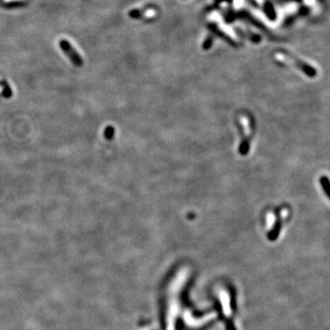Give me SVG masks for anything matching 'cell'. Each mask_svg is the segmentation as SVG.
<instances>
[{
    "mask_svg": "<svg viewBox=\"0 0 330 330\" xmlns=\"http://www.w3.org/2000/svg\"><path fill=\"white\" fill-rule=\"evenodd\" d=\"M281 228H282V219H281L280 214H277L275 223L273 225V229L270 231V233L268 235V238H269L270 241H275L278 238L280 231H281Z\"/></svg>",
    "mask_w": 330,
    "mask_h": 330,
    "instance_id": "cell-3",
    "label": "cell"
},
{
    "mask_svg": "<svg viewBox=\"0 0 330 330\" xmlns=\"http://www.w3.org/2000/svg\"><path fill=\"white\" fill-rule=\"evenodd\" d=\"M106 137L108 138V139H111L112 137H113V135H114V129H113V127H108V129L106 130Z\"/></svg>",
    "mask_w": 330,
    "mask_h": 330,
    "instance_id": "cell-5",
    "label": "cell"
},
{
    "mask_svg": "<svg viewBox=\"0 0 330 330\" xmlns=\"http://www.w3.org/2000/svg\"><path fill=\"white\" fill-rule=\"evenodd\" d=\"M59 46L64 51V54L67 55L70 59L71 62L75 64L77 67H81L83 64L82 57L77 52V50L72 46L70 42L66 40H61L59 42Z\"/></svg>",
    "mask_w": 330,
    "mask_h": 330,
    "instance_id": "cell-2",
    "label": "cell"
},
{
    "mask_svg": "<svg viewBox=\"0 0 330 330\" xmlns=\"http://www.w3.org/2000/svg\"><path fill=\"white\" fill-rule=\"evenodd\" d=\"M320 184H321V186H322V188L324 190L326 196L330 197V179L327 177V176H322V177L320 178Z\"/></svg>",
    "mask_w": 330,
    "mask_h": 330,
    "instance_id": "cell-4",
    "label": "cell"
},
{
    "mask_svg": "<svg viewBox=\"0 0 330 330\" xmlns=\"http://www.w3.org/2000/svg\"><path fill=\"white\" fill-rule=\"evenodd\" d=\"M211 43H212V38H208L205 42H204L203 48L205 50H207L209 49L210 46H211Z\"/></svg>",
    "mask_w": 330,
    "mask_h": 330,
    "instance_id": "cell-6",
    "label": "cell"
},
{
    "mask_svg": "<svg viewBox=\"0 0 330 330\" xmlns=\"http://www.w3.org/2000/svg\"><path fill=\"white\" fill-rule=\"evenodd\" d=\"M276 58L284 63H288L289 64L294 65L299 70L302 71L305 76L308 77H315L317 76V70L313 68L309 64H305V62L298 60L297 58L292 56L291 53L286 51H279L275 54Z\"/></svg>",
    "mask_w": 330,
    "mask_h": 330,
    "instance_id": "cell-1",
    "label": "cell"
}]
</instances>
